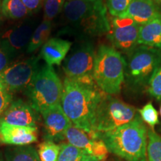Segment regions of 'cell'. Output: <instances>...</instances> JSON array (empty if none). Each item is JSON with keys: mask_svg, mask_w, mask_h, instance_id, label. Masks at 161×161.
Instances as JSON below:
<instances>
[{"mask_svg": "<svg viewBox=\"0 0 161 161\" xmlns=\"http://www.w3.org/2000/svg\"><path fill=\"white\" fill-rule=\"evenodd\" d=\"M63 33L82 39L109 33L110 23L103 0H68L63 11Z\"/></svg>", "mask_w": 161, "mask_h": 161, "instance_id": "1", "label": "cell"}, {"mask_svg": "<svg viewBox=\"0 0 161 161\" xmlns=\"http://www.w3.org/2000/svg\"><path fill=\"white\" fill-rule=\"evenodd\" d=\"M104 94L95 83L65 78L60 104L74 126L92 134L96 110Z\"/></svg>", "mask_w": 161, "mask_h": 161, "instance_id": "2", "label": "cell"}, {"mask_svg": "<svg viewBox=\"0 0 161 161\" xmlns=\"http://www.w3.org/2000/svg\"><path fill=\"white\" fill-rule=\"evenodd\" d=\"M96 133L108 152L125 161H147L148 128L140 116L114 130Z\"/></svg>", "mask_w": 161, "mask_h": 161, "instance_id": "3", "label": "cell"}, {"mask_svg": "<svg viewBox=\"0 0 161 161\" xmlns=\"http://www.w3.org/2000/svg\"><path fill=\"white\" fill-rule=\"evenodd\" d=\"M126 60L113 46L101 45L96 51L93 80L96 86L109 95H117L125 81Z\"/></svg>", "mask_w": 161, "mask_h": 161, "instance_id": "4", "label": "cell"}, {"mask_svg": "<svg viewBox=\"0 0 161 161\" xmlns=\"http://www.w3.org/2000/svg\"><path fill=\"white\" fill-rule=\"evenodd\" d=\"M28 102L40 113L60 104L63 83L51 66H40L25 90Z\"/></svg>", "mask_w": 161, "mask_h": 161, "instance_id": "5", "label": "cell"}, {"mask_svg": "<svg viewBox=\"0 0 161 161\" xmlns=\"http://www.w3.org/2000/svg\"><path fill=\"white\" fill-rule=\"evenodd\" d=\"M160 64V50L139 46L128 55L124 83L130 90L135 92L146 88Z\"/></svg>", "mask_w": 161, "mask_h": 161, "instance_id": "6", "label": "cell"}, {"mask_svg": "<svg viewBox=\"0 0 161 161\" xmlns=\"http://www.w3.org/2000/svg\"><path fill=\"white\" fill-rule=\"evenodd\" d=\"M138 116V110L134 107L105 93L96 110L93 131L102 133L114 130Z\"/></svg>", "mask_w": 161, "mask_h": 161, "instance_id": "7", "label": "cell"}, {"mask_svg": "<svg viewBox=\"0 0 161 161\" xmlns=\"http://www.w3.org/2000/svg\"><path fill=\"white\" fill-rule=\"evenodd\" d=\"M96 52L91 41L85 40L76 45L64 60L63 69L66 78L93 84V70Z\"/></svg>", "mask_w": 161, "mask_h": 161, "instance_id": "8", "label": "cell"}, {"mask_svg": "<svg viewBox=\"0 0 161 161\" xmlns=\"http://www.w3.org/2000/svg\"><path fill=\"white\" fill-rule=\"evenodd\" d=\"M40 59L32 56L11 64L0 74V81L12 94L25 90L40 68Z\"/></svg>", "mask_w": 161, "mask_h": 161, "instance_id": "9", "label": "cell"}, {"mask_svg": "<svg viewBox=\"0 0 161 161\" xmlns=\"http://www.w3.org/2000/svg\"><path fill=\"white\" fill-rule=\"evenodd\" d=\"M38 22L31 18H25L15 24L0 36V46L3 48L12 59L27 51L31 36Z\"/></svg>", "mask_w": 161, "mask_h": 161, "instance_id": "10", "label": "cell"}, {"mask_svg": "<svg viewBox=\"0 0 161 161\" xmlns=\"http://www.w3.org/2000/svg\"><path fill=\"white\" fill-rule=\"evenodd\" d=\"M110 30L108 37L113 47L117 51L129 55L139 46L140 24L127 18L112 17Z\"/></svg>", "mask_w": 161, "mask_h": 161, "instance_id": "11", "label": "cell"}, {"mask_svg": "<svg viewBox=\"0 0 161 161\" xmlns=\"http://www.w3.org/2000/svg\"><path fill=\"white\" fill-rule=\"evenodd\" d=\"M40 115L43 120L45 140L57 143L65 140L66 130L72 124L64 113L61 104L50 107L40 113Z\"/></svg>", "mask_w": 161, "mask_h": 161, "instance_id": "12", "label": "cell"}, {"mask_svg": "<svg viewBox=\"0 0 161 161\" xmlns=\"http://www.w3.org/2000/svg\"><path fill=\"white\" fill-rule=\"evenodd\" d=\"M65 140L72 146L84 150L89 155L93 156L98 160H105L108 151L105 145L96 136V133H89L78 128L72 125L66 130Z\"/></svg>", "mask_w": 161, "mask_h": 161, "instance_id": "13", "label": "cell"}, {"mask_svg": "<svg viewBox=\"0 0 161 161\" xmlns=\"http://www.w3.org/2000/svg\"><path fill=\"white\" fill-rule=\"evenodd\" d=\"M40 114L28 102L18 98L13 100L0 116V122L21 127H37Z\"/></svg>", "mask_w": 161, "mask_h": 161, "instance_id": "14", "label": "cell"}, {"mask_svg": "<svg viewBox=\"0 0 161 161\" xmlns=\"http://www.w3.org/2000/svg\"><path fill=\"white\" fill-rule=\"evenodd\" d=\"M37 140V127H21L0 122V146H29Z\"/></svg>", "mask_w": 161, "mask_h": 161, "instance_id": "15", "label": "cell"}, {"mask_svg": "<svg viewBox=\"0 0 161 161\" xmlns=\"http://www.w3.org/2000/svg\"><path fill=\"white\" fill-rule=\"evenodd\" d=\"M160 16L161 11L152 0H131L126 11L117 17L130 19L141 25Z\"/></svg>", "mask_w": 161, "mask_h": 161, "instance_id": "16", "label": "cell"}, {"mask_svg": "<svg viewBox=\"0 0 161 161\" xmlns=\"http://www.w3.org/2000/svg\"><path fill=\"white\" fill-rule=\"evenodd\" d=\"M72 42L59 37H52L41 47L40 58L46 64L60 65L71 49Z\"/></svg>", "mask_w": 161, "mask_h": 161, "instance_id": "17", "label": "cell"}, {"mask_svg": "<svg viewBox=\"0 0 161 161\" xmlns=\"http://www.w3.org/2000/svg\"><path fill=\"white\" fill-rule=\"evenodd\" d=\"M138 43L161 51V16L140 25Z\"/></svg>", "mask_w": 161, "mask_h": 161, "instance_id": "18", "label": "cell"}, {"mask_svg": "<svg viewBox=\"0 0 161 161\" xmlns=\"http://www.w3.org/2000/svg\"><path fill=\"white\" fill-rule=\"evenodd\" d=\"M52 29V21L43 19V21L38 24L34 31L26 52L29 54L33 53L42 47L49 39Z\"/></svg>", "mask_w": 161, "mask_h": 161, "instance_id": "19", "label": "cell"}, {"mask_svg": "<svg viewBox=\"0 0 161 161\" xmlns=\"http://www.w3.org/2000/svg\"><path fill=\"white\" fill-rule=\"evenodd\" d=\"M3 154L5 161H41L37 150L34 146L8 147Z\"/></svg>", "mask_w": 161, "mask_h": 161, "instance_id": "20", "label": "cell"}, {"mask_svg": "<svg viewBox=\"0 0 161 161\" xmlns=\"http://www.w3.org/2000/svg\"><path fill=\"white\" fill-rule=\"evenodd\" d=\"M1 12L3 17L13 20L24 19L31 15L22 0H3Z\"/></svg>", "mask_w": 161, "mask_h": 161, "instance_id": "21", "label": "cell"}, {"mask_svg": "<svg viewBox=\"0 0 161 161\" xmlns=\"http://www.w3.org/2000/svg\"><path fill=\"white\" fill-rule=\"evenodd\" d=\"M147 161H161V136L151 128L148 129Z\"/></svg>", "mask_w": 161, "mask_h": 161, "instance_id": "22", "label": "cell"}, {"mask_svg": "<svg viewBox=\"0 0 161 161\" xmlns=\"http://www.w3.org/2000/svg\"><path fill=\"white\" fill-rule=\"evenodd\" d=\"M60 152V145L45 140L38 146L37 153L41 161H57Z\"/></svg>", "mask_w": 161, "mask_h": 161, "instance_id": "23", "label": "cell"}, {"mask_svg": "<svg viewBox=\"0 0 161 161\" xmlns=\"http://www.w3.org/2000/svg\"><path fill=\"white\" fill-rule=\"evenodd\" d=\"M60 145V152L57 161H81L86 154L85 151L79 149L69 143Z\"/></svg>", "mask_w": 161, "mask_h": 161, "instance_id": "24", "label": "cell"}, {"mask_svg": "<svg viewBox=\"0 0 161 161\" xmlns=\"http://www.w3.org/2000/svg\"><path fill=\"white\" fill-rule=\"evenodd\" d=\"M137 110L139 116L142 122L148 125L151 129L154 130V127L160 123V122H159L158 113L152 102H148L142 108Z\"/></svg>", "mask_w": 161, "mask_h": 161, "instance_id": "25", "label": "cell"}, {"mask_svg": "<svg viewBox=\"0 0 161 161\" xmlns=\"http://www.w3.org/2000/svg\"><path fill=\"white\" fill-rule=\"evenodd\" d=\"M66 0H44L43 19L52 21L63 11Z\"/></svg>", "mask_w": 161, "mask_h": 161, "instance_id": "26", "label": "cell"}, {"mask_svg": "<svg viewBox=\"0 0 161 161\" xmlns=\"http://www.w3.org/2000/svg\"><path fill=\"white\" fill-rule=\"evenodd\" d=\"M147 92L156 99H161V64L148 82Z\"/></svg>", "mask_w": 161, "mask_h": 161, "instance_id": "27", "label": "cell"}, {"mask_svg": "<svg viewBox=\"0 0 161 161\" xmlns=\"http://www.w3.org/2000/svg\"><path fill=\"white\" fill-rule=\"evenodd\" d=\"M131 0H107L106 7L111 17H119L128 8Z\"/></svg>", "mask_w": 161, "mask_h": 161, "instance_id": "28", "label": "cell"}, {"mask_svg": "<svg viewBox=\"0 0 161 161\" xmlns=\"http://www.w3.org/2000/svg\"><path fill=\"white\" fill-rule=\"evenodd\" d=\"M13 101V95L0 81V116Z\"/></svg>", "mask_w": 161, "mask_h": 161, "instance_id": "29", "label": "cell"}, {"mask_svg": "<svg viewBox=\"0 0 161 161\" xmlns=\"http://www.w3.org/2000/svg\"><path fill=\"white\" fill-rule=\"evenodd\" d=\"M24 5L31 14L40 11L43 5L44 0H22Z\"/></svg>", "mask_w": 161, "mask_h": 161, "instance_id": "30", "label": "cell"}, {"mask_svg": "<svg viewBox=\"0 0 161 161\" xmlns=\"http://www.w3.org/2000/svg\"><path fill=\"white\" fill-rule=\"evenodd\" d=\"M13 59L9 55V54L3 48L0 46V74L5 70L8 66L11 65Z\"/></svg>", "mask_w": 161, "mask_h": 161, "instance_id": "31", "label": "cell"}, {"mask_svg": "<svg viewBox=\"0 0 161 161\" xmlns=\"http://www.w3.org/2000/svg\"><path fill=\"white\" fill-rule=\"evenodd\" d=\"M81 161H104V160H98V158H95V157L89 155V154H86V155L82 159Z\"/></svg>", "mask_w": 161, "mask_h": 161, "instance_id": "32", "label": "cell"}, {"mask_svg": "<svg viewBox=\"0 0 161 161\" xmlns=\"http://www.w3.org/2000/svg\"><path fill=\"white\" fill-rule=\"evenodd\" d=\"M153 3L155 5V6L161 11V0H152Z\"/></svg>", "mask_w": 161, "mask_h": 161, "instance_id": "33", "label": "cell"}, {"mask_svg": "<svg viewBox=\"0 0 161 161\" xmlns=\"http://www.w3.org/2000/svg\"><path fill=\"white\" fill-rule=\"evenodd\" d=\"M0 161H5V158H4V154L1 151H0Z\"/></svg>", "mask_w": 161, "mask_h": 161, "instance_id": "34", "label": "cell"}, {"mask_svg": "<svg viewBox=\"0 0 161 161\" xmlns=\"http://www.w3.org/2000/svg\"><path fill=\"white\" fill-rule=\"evenodd\" d=\"M1 3H2V1L0 0V23L2 22V20H3V15H2V12H1Z\"/></svg>", "mask_w": 161, "mask_h": 161, "instance_id": "35", "label": "cell"}, {"mask_svg": "<svg viewBox=\"0 0 161 161\" xmlns=\"http://www.w3.org/2000/svg\"><path fill=\"white\" fill-rule=\"evenodd\" d=\"M160 116H161V106H160Z\"/></svg>", "mask_w": 161, "mask_h": 161, "instance_id": "36", "label": "cell"}]
</instances>
